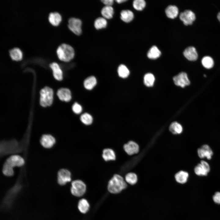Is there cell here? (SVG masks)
Listing matches in <instances>:
<instances>
[{"label": "cell", "instance_id": "25", "mask_svg": "<svg viewBox=\"0 0 220 220\" xmlns=\"http://www.w3.org/2000/svg\"><path fill=\"white\" fill-rule=\"evenodd\" d=\"M161 53L157 46H154L152 47L148 51L147 55L148 57L151 59H156L160 56Z\"/></svg>", "mask_w": 220, "mask_h": 220}, {"label": "cell", "instance_id": "37", "mask_svg": "<svg viewBox=\"0 0 220 220\" xmlns=\"http://www.w3.org/2000/svg\"><path fill=\"white\" fill-rule=\"evenodd\" d=\"M213 198L215 202L220 204V192H217L215 193L213 196Z\"/></svg>", "mask_w": 220, "mask_h": 220}, {"label": "cell", "instance_id": "15", "mask_svg": "<svg viewBox=\"0 0 220 220\" xmlns=\"http://www.w3.org/2000/svg\"><path fill=\"white\" fill-rule=\"evenodd\" d=\"M50 66L52 69L54 78L57 80L61 81L63 79V72L59 65L56 62L51 63Z\"/></svg>", "mask_w": 220, "mask_h": 220}, {"label": "cell", "instance_id": "20", "mask_svg": "<svg viewBox=\"0 0 220 220\" xmlns=\"http://www.w3.org/2000/svg\"><path fill=\"white\" fill-rule=\"evenodd\" d=\"M97 81L96 78L93 76L87 78L84 81L83 85L84 87L87 90H92L96 85Z\"/></svg>", "mask_w": 220, "mask_h": 220}, {"label": "cell", "instance_id": "14", "mask_svg": "<svg viewBox=\"0 0 220 220\" xmlns=\"http://www.w3.org/2000/svg\"><path fill=\"white\" fill-rule=\"evenodd\" d=\"M57 95L61 100L65 102L70 101L72 98L71 91L67 88L59 89L57 91Z\"/></svg>", "mask_w": 220, "mask_h": 220}, {"label": "cell", "instance_id": "34", "mask_svg": "<svg viewBox=\"0 0 220 220\" xmlns=\"http://www.w3.org/2000/svg\"><path fill=\"white\" fill-rule=\"evenodd\" d=\"M2 172L5 175L8 177L12 176L14 174L13 168L9 166L5 163H4L3 165Z\"/></svg>", "mask_w": 220, "mask_h": 220}, {"label": "cell", "instance_id": "22", "mask_svg": "<svg viewBox=\"0 0 220 220\" xmlns=\"http://www.w3.org/2000/svg\"><path fill=\"white\" fill-rule=\"evenodd\" d=\"M134 17L132 12L129 10H122L120 12V18L124 22L128 23L131 21Z\"/></svg>", "mask_w": 220, "mask_h": 220}, {"label": "cell", "instance_id": "33", "mask_svg": "<svg viewBox=\"0 0 220 220\" xmlns=\"http://www.w3.org/2000/svg\"><path fill=\"white\" fill-rule=\"evenodd\" d=\"M194 171L196 174L199 176H207L208 173L200 163L195 167Z\"/></svg>", "mask_w": 220, "mask_h": 220}, {"label": "cell", "instance_id": "18", "mask_svg": "<svg viewBox=\"0 0 220 220\" xmlns=\"http://www.w3.org/2000/svg\"><path fill=\"white\" fill-rule=\"evenodd\" d=\"M165 13L167 16L169 18L174 19L178 16V9L177 7L174 5H170L165 9Z\"/></svg>", "mask_w": 220, "mask_h": 220}, {"label": "cell", "instance_id": "28", "mask_svg": "<svg viewBox=\"0 0 220 220\" xmlns=\"http://www.w3.org/2000/svg\"><path fill=\"white\" fill-rule=\"evenodd\" d=\"M119 76L123 78H127L129 75V71L124 65L121 64L119 66L117 70Z\"/></svg>", "mask_w": 220, "mask_h": 220}, {"label": "cell", "instance_id": "26", "mask_svg": "<svg viewBox=\"0 0 220 220\" xmlns=\"http://www.w3.org/2000/svg\"><path fill=\"white\" fill-rule=\"evenodd\" d=\"M169 129L172 134H180L183 131L182 125L176 122L171 123Z\"/></svg>", "mask_w": 220, "mask_h": 220}, {"label": "cell", "instance_id": "40", "mask_svg": "<svg viewBox=\"0 0 220 220\" xmlns=\"http://www.w3.org/2000/svg\"><path fill=\"white\" fill-rule=\"evenodd\" d=\"M126 1L127 0H117L116 1L118 3H121Z\"/></svg>", "mask_w": 220, "mask_h": 220}, {"label": "cell", "instance_id": "1", "mask_svg": "<svg viewBox=\"0 0 220 220\" xmlns=\"http://www.w3.org/2000/svg\"><path fill=\"white\" fill-rule=\"evenodd\" d=\"M127 186L126 182L122 176L115 174L108 182V189L112 193L117 194L126 189Z\"/></svg>", "mask_w": 220, "mask_h": 220}, {"label": "cell", "instance_id": "29", "mask_svg": "<svg viewBox=\"0 0 220 220\" xmlns=\"http://www.w3.org/2000/svg\"><path fill=\"white\" fill-rule=\"evenodd\" d=\"M201 63L203 65L207 68H211L214 65V61L212 58L209 56H205L202 59Z\"/></svg>", "mask_w": 220, "mask_h": 220}, {"label": "cell", "instance_id": "30", "mask_svg": "<svg viewBox=\"0 0 220 220\" xmlns=\"http://www.w3.org/2000/svg\"><path fill=\"white\" fill-rule=\"evenodd\" d=\"M125 180L127 182L131 185H134L138 181L137 175L134 173H128L125 175Z\"/></svg>", "mask_w": 220, "mask_h": 220}, {"label": "cell", "instance_id": "32", "mask_svg": "<svg viewBox=\"0 0 220 220\" xmlns=\"http://www.w3.org/2000/svg\"><path fill=\"white\" fill-rule=\"evenodd\" d=\"M144 83L147 86H152L155 81V77L154 75L150 73L146 74L144 77Z\"/></svg>", "mask_w": 220, "mask_h": 220}, {"label": "cell", "instance_id": "27", "mask_svg": "<svg viewBox=\"0 0 220 220\" xmlns=\"http://www.w3.org/2000/svg\"><path fill=\"white\" fill-rule=\"evenodd\" d=\"M107 24V21L103 17H99L96 19L94 22V26L97 29L105 28Z\"/></svg>", "mask_w": 220, "mask_h": 220}, {"label": "cell", "instance_id": "11", "mask_svg": "<svg viewBox=\"0 0 220 220\" xmlns=\"http://www.w3.org/2000/svg\"><path fill=\"white\" fill-rule=\"evenodd\" d=\"M40 142L42 145L46 148H50L53 146L56 143L55 138L52 135L43 134L41 137Z\"/></svg>", "mask_w": 220, "mask_h": 220}, {"label": "cell", "instance_id": "41", "mask_svg": "<svg viewBox=\"0 0 220 220\" xmlns=\"http://www.w3.org/2000/svg\"><path fill=\"white\" fill-rule=\"evenodd\" d=\"M217 18L218 20L220 22V12H219L217 14Z\"/></svg>", "mask_w": 220, "mask_h": 220}, {"label": "cell", "instance_id": "12", "mask_svg": "<svg viewBox=\"0 0 220 220\" xmlns=\"http://www.w3.org/2000/svg\"><path fill=\"white\" fill-rule=\"evenodd\" d=\"M123 148L125 151L130 155L137 153L139 151L138 145L133 141H130L125 144Z\"/></svg>", "mask_w": 220, "mask_h": 220}, {"label": "cell", "instance_id": "6", "mask_svg": "<svg viewBox=\"0 0 220 220\" xmlns=\"http://www.w3.org/2000/svg\"><path fill=\"white\" fill-rule=\"evenodd\" d=\"M71 181V174L68 170L66 169H61L58 171L57 181L59 184L63 185Z\"/></svg>", "mask_w": 220, "mask_h": 220}, {"label": "cell", "instance_id": "8", "mask_svg": "<svg viewBox=\"0 0 220 220\" xmlns=\"http://www.w3.org/2000/svg\"><path fill=\"white\" fill-rule=\"evenodd\" d=\"M5 163L13 168L15 167H20L24 165L25 161L24 158L19 155H12L6 160Z\"/></svg>", "mask_w": 220, "mask_h": 220}, {"label": "cell", "instance_id": "31", "mask_svg": "<svg viewBox=\"0 0 220 220\" xmlns=\"http://www.w3.org/2000/svg\"><path fill=\"white\" fill-rule=\"evenodd\" d=\"M80 120L83 124L86 125H91L93 122L92 116L87 113L82 114L80 116Z\"/></svg>", "mask_w": 220, "mask_h": 220}, {"label": "cell", "instance_id": "10", "mask_svg": "<svg viewBox=\"0 0 220 220\" xmlns=\"http://www.w3.org/2000/svg\"><path fill=\"white\" fill-rule=\"evenodd\" d=\"M197 152L199 157L201 159L206 157L208 160H210L213 155L212 149L207 144L203 145L198 148Z\"/></svg>", "mask_w": 220, "mask_h": 220}, {"label": "cell", "instance_id": "17", "mask_svg": "<svg viewBox=\"0 0 220 220\" xmlns=\"http://www.w3.org/2000/svg\"><path fill=\"white\" fill-rule=\"evenodd\" d=\"M189 176V174L187 172L181 170L176 173L175 175V178L178 183L184 184L187 182Z\"/></svg>", "mask_w": 220, "mask_h": 220}, {"label": "cell", "instance_id": "23", "mask_svg": "<svg viewBox=\"0 0 220 220\" xmlns=\"http://www.w3.org/2000/svg\"><path fill=\"white\" fill-rule=\"evenodd\" d=\"M10 56L13 60L18 61L21 60L22 57V51L19 48H13L9 51Z\"/></svg>", "mask_w": 220, "mask_h": 220}, {"label": "cell", "instance_id": "16", "mask_svg": "<svg viewBox=\"0 0 220 220\" xmlns=\"http://www.w3.org/2000/svg\"><path fill=\"white\" fill-rule=\"evenodd\" d=\"M102 157L106 161L115 160L116 155L114 150L110 148H105L102 151Z\"/></svg>", "mask_w": 220, "mask_h": 220}, {"label": "cell", "instance_id": "36", "mask_svg": "<svg viewBox=\"0 0 220 220\" xmlns=\"http://www.w3.org/2000/svg\"><path fill=\"white\" fill-rule=\"evenodd\" d=\"M72 109L73 112L77 114H80L82 111L81 106L77 102H75L73 104Z\"/></svg>", "mask_w": 220, "mask_h": 220}, {"label": "cell", "instance_id": "5", "mask_svg": "<svg viewBox=\"0 0 220 220\" xmlns=\"http://www.w3.org/2000/svg\"><path fill=\"white\" fill-rule=\"evenodd\" d=\"M82 22L77 18L72 17L68 21V27L69 29L75 35H79L81 34Z\"/></svg>", "mask_w": 220, "mask_h": 220}, {"label": "cell", "instance_id": "38", "mask_svg": "<svg viewBox=\"0 0 220 220\" xmlns=\"http://www.w3.org/2000/svg\"><path fill=\"white\" fill-rule=\"evenodd\" d=\"M200 163L208 173L210 171V167L208 163L204 160H202L200 161Z\"/></svg>", "mask_w": 220, "mask_h": 220}, {"label": "cell", "instance_id": "35", "mask_svg": "<svg viewBox=\"0 0 220 220\" xmlns=\"http://www.w3.org/2000/svg\"><path fill=\"white\" fill-rule=\"evenodd\" d=\"M134 8L138 10H142L145 7L146 3L144 0H135L133 2Z\"/></svg>", "mask_w": 220, "mask_h": 220}, {"label": "cell", "instance_id": "3", "mask_svg": "<svg viewBox=\"0 0 220 220\" xmlns=\"http://www.w3.org/2000/svg\"><path fill=\"white\" fill-rule=\"evenodd\" d=\"M40 104L41 106L46 107L51 105L53 99V91L48 87L42 89L40 92Z\"/></svg>", "mask_w": 220, "mask_h": 220}, {"label": "cell", "instance_id": "7", "mask_svg": "<svg viewBox=\"0 0 220 220\" xmlns=\"http://www.w3.org/2000/svg\"><path fill=\"white\" fill-rule=\"evenodd\" d=\"M180 19L185 25L191 24L196 19L195 14L190 10H185L180 13Z\"/></svg>", "mask_w": 220, "mask_h": 220}, {"label": "cell", "instance_id": "19", "mask_svg": "<svg viewBox=\"0 0 220 220\" xmlns=\"http://www.w3.org/2000/svg\"><path fill=\"white\" fill-rule=\"evenodd\" d=\"M48 19L52 24L54 26H57L61 21V16L57 12H51L49 14Z\"/></svg>", "mask_w": 220, "mask_h": 220}, {"label": "cell", "instance_id": "9", "mask_svg": "<svg viewBox=\"0 0 220 220\" xmlns=\"http://www.w3.org/2000/svg\"><path fill=\"white\" fill-rule=\"evenodd\" d=\"M174 84L177 86L184 87L189 85L190 82L186 73L184 72L179 73L173 78Z\"/></svg>", "mask_w": 220, "mask_h": 220}, {"label": "cell", "instance_id": "13", "mask_svg": "<svg viewBox=\"0 0 220 220\" xmlns=\"http://www.w3.org/2000/svg\"><path fill=\"white\" fill-rule=\"evenodd\" d=\"M183 54L187 59L192 61L196 60L198 57L196 49L193 46H189L186 48L183 52Z\"/></svg>", "mask_w": 220, "mask_h": 220}, {"label": "cell", "instance_id": "4", "mask_svg": "<svg viewBox=\"0 0 220 220\" xmlns=\"http://www.w3.org/2000/svg\"><path fill=\"white\" fill-rule=\"evenodd\" d=\"M86 190V185L82 181L77 179L73 181L71 183V192L74 196L77 197L82 196Z\"/></svg>", "mask_w": 220, "mask_h": 220}, {"label": "cell", "instance_id": "39", "mask_svg": "<svg viewBox=\"0 0 220 220\" xmlns=\"http://www.w3.org/2000/svg\"><path fill=\"white\" fill-rule=\"evenodd\" d=\"M101 1L105 6H112L114 3V1L113 0H104Z\"/></svg>", "mask_w": 220, "mask_h": 220}, {"label": "cell", "instance_id": "24", "mask_svg": "<svg viewBox=\"0 0 220 220\" xmlns=\"http://www.w3.org/2000/svg\"><path fill=\"white\" fill-rule=\"evenodd\" d=\"M78 206L79 211L82 213L85 214L88 211L90 204L86 199L83 198L79 200Z\"/></svg>", "mask_w": 220, "mask_h": 220}, {"label": "cell", "instance_id": "2", "mask_svg": "<svg viewBox=\"0 0 220 220\" xmlns=\"http://www.w3.org/2000/svg\"><path fill=\"white\" fill-rule=\"evenodd\" d=\"M57 53L59 59L64 62H68L72 59L75 56V51L70 45L62 43L58 47Z\"/></svg>", "mask_w": 220, "mask_h": 220}, {"label": "cell", "instance_id": "21", "mask_svg": "<svg viewBox=\"0 0 220 220\" xmlns=\"http://www.w3.org/2000/svg\"><path fill=\"white\" fill-rule=\"evenodd\" d=\"M101 13L104 18L106 19H110L113 17L114 9L112 6H105L101 9Z\"/></svg>", "mask_w": 220, "mask_h": 220}]
</instances>
